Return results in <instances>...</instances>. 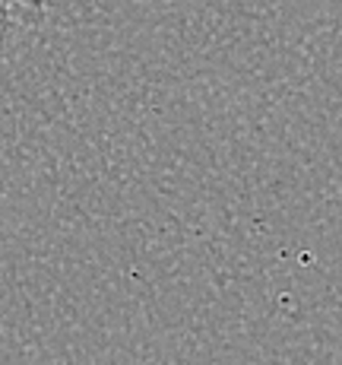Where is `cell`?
Wrapping results in <instances>:
<instances>
[{
    "label": "cell",
    "instance_id": "6da1fadb",
    "mask_svg": "<svg viewBox=\"0 0 342 365\" xmlns=\"http://www.w3.org/2000/svg\"><path fill=\"white\" fill-rule=\"evenodd\" d=\"M51 0H0V29L41 23Z\"/></svg>",
    "mask_w": 342,
    "mask_h": 365
}]
</instances>
